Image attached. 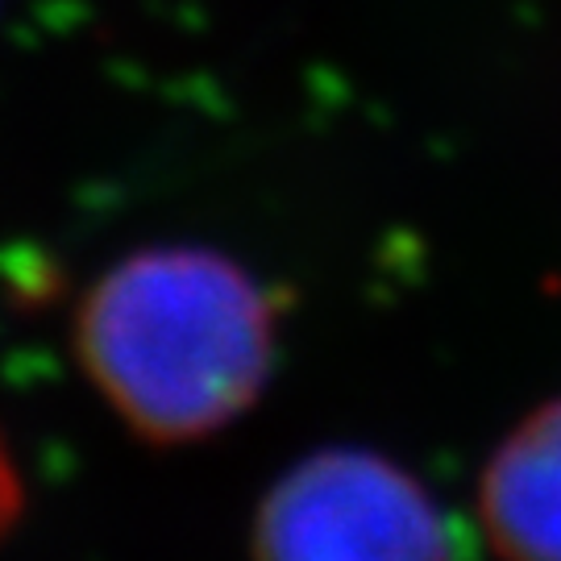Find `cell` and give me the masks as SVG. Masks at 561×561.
Instances as JSON below:
<instances>
[{"mask_svg": "<svg viewBox=\"0 0 561 561\" xmlns=\"http://www.w3.org/2000/svg\"><path fill=\"white\" fill-rule=\"evenodd\" d=\"M76 362L146 445H196L271 382L279 304L241 262L162 245L113 262L76 304Z\"/></svg>", "mask_w": 561, "mask_h": 561, "instance_id": "6da1fadb", "label": "cell"}, {"mask_svg": "<svg viewBox=\"0 0 561 561\" xmlns=\"http://www.w3.org/2000/svg\"><path fill=\"white\" fill-rule=\"evenodd\" d=\"M250 561H458V541L403 466L366 449H324L262 495Z\"/></svg>", "mask_w": 561, "mask_h": 561, "instance_id": "7a4b0ae2", "label": "cell"}, {"mask_svg": "<svg viewBox=\"0 0 561 561\" xmlns=\"http://www.w3.org/2000/svg\"><path fill=\"white\" fill-rule=\"evenodd\" d=\"M479 516L503 561H561V400L512 428L486 461Z\"/></svg>", "mask_w": 561, "mask_h": 561, "instance_id": "3957f363", "label": "cell"}, {"mask_svg": "<svg viewBox=\"0 0 561 561\" xmlns=\"http://www.w3.org/2000/svg\"><path fill=\"white\" fill-rule=\"evenodd\" d=\"M21 507H25V482H21L18 458L9 454V442L0 437V541L21 520Z\"/></svg>", "mask_w": 561, "mask_h": 561, "instance_id": "277c9868", "label": "cell"}]
</instances>
